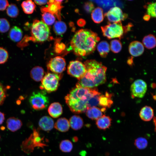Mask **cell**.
Returning a JSON list of instances; mask_svg holds the SVG:
<instances>
[{"label": "cell", "instance_id": "1", "mask_svg": "<svg viewBox=\"0 0 156 156\" xmlns=\"http://www.w3.org/2000/svg\"><path fill=\"white\" fill-rule=\"evenodd\" d=\"M100 40L97 34L88 29H81L76 32L70 42V47L77 55L84 56L93 53Z\"/></svg>", "mask_w": 156, "mask_h": 156}, {"label": "cell", "instance_id": "2", "mask_svg": "<svg viewBox=\"0 0 156 156\" xmlns=\"http://www.w3.org/2000/svg\"><path fill=\"white\" fill-rule=\"evenodd\" d=\"M99 92L95 88L82 87L77 83L75 87L70 91L65 99L73 112L76 114L82 113L87 110V103L90 99Z\"/></svg>", "mask_w": 156, "mask_h": 156}, {"label": "cell", "instance_id": "3", "mask_svg": "<svg viewBox=\"0 0 156 156\" xmlns=\"http://www.w3.org/2000/svg\"><path fill=\"white\" fill-rule=\"evenodd\" d=\"M86 73L77 83L83 88H92L102 84L106 81V67L95 60H88L84 62Z\"/></svg>", "mask_w": 156, "mask_h": 156}, {"label": "cell", "instance_id": "4", "mask_svg": "<svg viewBox=\"0 0 156 156\" xmlns=\"http://www.w3.org/2000/svg\"><path fill=\"white\" fill-rule=\"evenodd\" d=\"M129 25L126 27L122 26L121 22L109 23L106 25L101 27L102 31L103 36L110 39L114 38L120 39L124 34L132 26L131 25Z\"/></svg>", "mask_w": 156, "mask_h": 156}, {"label": "cell", "instance_id": "5", "mask_svg": "<svg viewBox=\"0 0 156 156\" xmlns=\"http://www.w3.org/2000/svg\"><path fill=\"white\" fill-rule=\"evenodd\" d=\"M31 34L33 39L38 42H43L49 38L50 29L42 21L35 20L31 27Z\"/></svg>", "mask_w": 156, "mask_h": 156}, {"label": "cell", "instance_id": "6", "mask_svg": "<svg viewBox=\"0 0 156 156\" xmlns=\"http://www.w3.org/2000/svg\"><path fill=\"white\" fill-rule=\"evenodd\" d=\"M61 74L50 73H46L41 80L40 88L48 93L56 90L59 86V81L62 76Z\"/></svg>", "mask_w": 156, "mask_h": 156}, {"label": "cell", "instance_id": "7", "mask_svg": "<svg viewBox=\"0 0 156 156\" xmlns=\"http://www.w3.org/2000/svg\"><path fill=\"white\" fill-rule=\"evenodd\" d=\"M46 92L41 90L32 92L29 99V102L32 107L36 110H42L46 108L49 103L48 97Z\"/></svg>", "mask_w": 156, "mask_h": 156}, {"label": "cell", "instance_id": "8", "mask_svg": "<svg viewBox=\"0 0 156 156\" xmlns=\"http://www.w3.org/2000/svg\"><path fill=\"white\" fill-rule=\"evenodd\" d=\"M67 72L68 74L79 80L84 76L86 69L84 64L81 62L72 61L70 62L68 66Z\"/></svg>", "mask_w": 156, "mask_h": 156}, {"label": "cell", "instance_id": "9", "mask_svg": "<svg viewBox=\"0 0 156 156\" xmlns=\"http://www.w3.org/2000/svg\"><path fill=\"white\" fill-rule=\"evenodd\" d=\"M66 66L65 59L59 56L51 59L47 64L48 70L57 74H61L65 70Z\"/></svg>", "mask_w": 156, "mask_h": 156}, {"label": "cell", "instance_id": "10", "mask_svg": "<svg viewBox=\"0 0 156 156\" xmlns=\"http://www.w3.org/2000/svg\"><path fill=\"white\" fill-rule=\"evenodd\" d=\"M147 90V85L145 81L141 79L135 81L131 87V91L132 97L143 98Z\"/></svg>", "mask_w": 156, "mask_h": 156}, {"label": "cell", "instance_id": "11", "mask_svg": "<svg viewBox=\"0 0 156 156\" xmlns=\"http://www.w3.org/2000/svg\"><path fill=\"white\" fill-rule=\"evenodd\" d=\"M105 16L109 23H116L121 22L126 19L127 14L123 13L119 7H115L111 8L105 14Z\"/></svg>", "mask_w": 156, "mask_h": 156}, {"label": "cell", "instance_id": "12", "mask_svg": "<svg viewBox=\"0 0 156 156\" xmlns=\"http://www.w3.org/2000/svg\"><path fill=\"white\" fill-rule=\"evenodd\" d=\"M62 1V0L49 1L48 7L42 9V11L49 12L53 14H55L59 19L60 18V10L62 7L61 6V3Z\"/></svg>", "mask_w": 156, "mask_h": 156}, {"label": "cell", "instance_id": "13", "mask_svg": "<svg viewBox=\"0 0 156 156\" xmlns=\"http://www.w3.org/2000/svg\"><path fill=\"white\" fill-rule=\"evenodd\" d=\"M130 54L134 57L141 55L144 52V47L142 43L139 41H135L131 42L129 47Z\"/></svg>", "mask_w": 156, "mask_h": 156}, {"label": "cell", "instance_id": "14", "mask_svg": "<svg viewBox=\"0 0 156 156\" xmlns=\"http://www.w3.org/2000/svg\"><path fill=\"white\" fill-rule=\"evenodd\" d=\"M53 120L49 116H44L41 118L38 122L39 127L42 130L48 131L51 130L54 127Z\"/></svg>", "mask_w": 156, "mask_h": 156}, {"label": "cell", "instance_id": "15", "mask_svg": "<svg viewBox=\"0 0 156 156\" xmlns=\"http://www.w3.org/2000/svg\"><path fill=\"white\" fill-rule=\"evenodd\" d=\"M6 126L8 129L11 131L15 132L19 129L22 126L21 121L14 117L8 118L6 122Z\"/></svg>", "mask_w": 156, "mask_h": 156}, {"label": "cell", "instance_id": "16", "mask_svg": "<svg viewBox=\"0 0 156 156\" xmlns=\"http://www.w3.org/2000/svg\"><path fill=\"white\" fill-rule=\"evenodd\" d=\"M48 111L51 117L56 118L59 117L62 114V107L59 103L54 102L49 105Z\"/></svg>", "mask_w": 156, "mask_h": 156}, {"label": "cell", "instance_id": "17", "mask_svg": "<svg viewBox=\"0 0 156 156\" xmlns=\"http://www.w3.org/2000/svg\"><path fill=\"white\" fill-rule=\"evenodd\" d=\"M112 119L109 116L103 115L96 121V125L100 129L105 130L111 126Z\"/></svg>", "mask_w": 156, "mask_h": 156}, {"label": "cell", "instance_id": "18", "mask_svg": "<svg viewBox=\"0 0 156 156\" xmlns=\"http://www.w3.org/2000/svg\"><path fill=\"white\" fill-rule=\"evenodd\" d=\"M139 116L143 120L145 121H149L152 119L153 116V110L151 107L145 106L141 109Z\"/></svg>", "mask_w": 156, "mask_h": 156}, {"label": "cell", "instance_id": "19", "mask_svg": "<svg viewBox=\"0 0 156 156\" xmlns=\"http://www.w3.org/2000/svg\"><path fill=\"white\" fill-rule=\"evenodd\" d=\"M70 127L69 121L65 118H59L54 125V127L56 129L63 132L67 131Z\"/></svg>", "mask_w": 156, "mask_h": 156}, {"label": "cell", "instance_id": "20", "mask_svg": "<svg viewBox=\"0 0 156 156\" xmlns=\"http://www.w3.org/2000/svg\"><path fill=\"white\" fill-rule=\"evenodd\" d=\"M23 35L22 30L16 26L13 27L10 29L9 33L10 39L15 42L19 41L22 39Z\"/></svg>", "mask_w": 156, "mask_h": 156}, {"label": "cell", "instance_id": "21", "mask_svg": "<svg viewBox=\"0 0 156 156\" xmlns=\"http://www.w3.org/2000/svg\"><path fill=\"white\" fill-rule=\"evenodd\" d=\"M70 126L71 128L75 130L80 129L83 124L82 118L80 116L76 115L72 116L69 120Z\"/></svg>", "mask_w": 156, "mask_h": 156}, {"label": "cell", "instance_id": "22", "mask_svg": "<svg viewBox=\"0 0 156 156\" xmlns=\"http://www.w3.org/2000/svg\"><path fill=\"white\" fill-rule=\"evenodd\" d=\"M44 71L41 67L36 66L33 68L31 70L30 75L34 81H39L42 80L44 75Z\"/></svg>", "mask_w": 156, "mask_h": 156}, {"label": "cell", "instance_id": "23", "mask_svg": "<svg viewBox=\"0 0 156 156\" xmlns=\"http://www.w3.org/2000/svg\"><path fill=\"white\" fill-rule=\"evenodd\" d=\"M101 109L96 107H93L87 110L86 115L91 119L97 120L103 115Z\"/></svg>", "mask_w": 156, "mask_h": 156}, {"label": "cell", "instance_id": "24", "mask_svg": "<svg viewBox=\"0 0 156 156\" xmlns=\"http://www.w3.org/2000/svg\"><path fill=\"white\" fill-rule=\"evenodd\" d=\"M111 97V94L107 92L105 93V95L101 94L99 97V105L104 108L110 107L113 103Z\"/></svg>", "mask_w": 156, "mask_h": 156}, {"label": "cell", "instance_id": "25", "mask_svg": "<svg viewBox=\"0 0 156 156\" xmlns=\"http://www.w3.org/2000/svg\"><path fill=\"white\" fill-rule=\"evenodd\" d=\"M91 18L95 23H99L101 22L104 19L103 9L99 7L95 8L92 12Z\"/></svg>", "mask_w": 156, "mask_h": 156}, {"label": "cell", "instance_id": "26", "mask_svg": "<svg viewBox=\"0 0 156 156\" xmlns=\"http://www.w3.org/2000/svg\"><path fill=\"white\" fill-rule=\"evenodd\" d=\"M142 42L144 45L147 49H152L156 46V38L153 35L149 34L145 36Z\"/></svg>", "mask_w": 156, "mask_h": 156}, {"label": "cell", "instance_id": "27", "mask_svg": "<svg viewBox=\"0 0 156 156\" xmlns=\"http://www.w3.org/2000/svg\"><path fill=\"white\" fill-rule=\"evenodd\" d=\"M97 49L100 55L102 57H105L109 51V44L106 41H102L98 44Z\"/></svg>", "mask_w": 156, "mask_h": 156}, {"label": "cell", "instance_id": "28", "mask_svg": "<svg viewBox=\"0 0 156 156\" xmlns=\"http://www.w3.org/2000/svg\"><path fill=\"white\" fill-rule=\"evenodd\" d=\"M21 6L24 12L27 14L32 13L36 7L34 2L31 0L23 1L21 3Z\"/></svg>", "mask_w": 156, "mask_h": 156}, {"label": "cell", "instance_id": "29", "mask_svg": "<svg viewBox=\"0 0 156 156\" xmlns=\"http://www.w3.org/2000/svg\"><path fill=\"white\" fill-rule=\"evenodd\" d=\"M67 26L66 24L61 21L56 22L53 26V30L56 34L61 35L66 31Z\"/></svg>", "mask_w": 156, "mask_h": 156}, {"label": "cell", "instance_id": "30", "mask_svg": "<svg viewBox=\"0 0 156 156\" xmlns=\"http://www.w3.org/2000/svg\"><path fill=\"white\" fill-rule=\"evenodd\" d=\"M59 148L61 151L63 152H70L73 148L72 142L68 140H62L60 143Z\"/></svg>", "mask_w": 156, "mask_h": 156}, {"label": "cell", "instance_id": "31", "mask_svg": "<svg viewBox=\"0 0 156 156\" xmlns=\"http://www.w3.org/2000/svg\"><path fill=\"white\" fill-rule=\"evenodd\" d=\"M19 11L16 5L11 4L9 5L6 8V13L9 17L15 18L18 15Z\"/></svg>", "mask_w": 156, "mask_h": 156}, {"label": "cell", "instance_id": "32", "mask_svg": "<svg viewBox=\"0 0 156 156\" xmlns=\"http://www.w3.org/2000/svg\"><path fill=\"white\" fill-rule=\"evenodd\" d=\"M42 21L47 25H52L55 22V18L53 14L48 12H44L42 14Z\"/></svg>", "mask_w": 156, "mask_h": 156}, {"label": "cell", "instance_id": "33", "mask_svg": "<svg viewBox=\"0 0 156 156\" xmlns=\"http://www.w3.org/2000/svg\"><path fill=\"white\" fill-rule=\"evenodd\" d=\"M110 47L111 51L113 53H117L119 52L122 49V44L118 40H113L111 41Z\"/></svg>", "mask_w": 156, "mask_h": 156}, {"label": "cell", "instance_id": "34", "mask_svg": "<svg viewBox=\"0 0 156 156\" xmlns=\"http://www.w3.org/2000/svg\"><path fill=\"white\" fill-rule=\"evenodd\" d=\"M148 142L145 138L140 137L136 139L135 141L134 145L137 148L140 149H143L146 147Z\"/></svg>", "mask_w": 156, "mask_h": 156}, {"label": "cell", "instance_id": "35", "mask_svg": "<svg viewBox=\"0 0 156 156\" xmlns=\"http://www.w3.org/2000/svg\"><path fill=\"white\" fill-rule=\"evenodd\" d=\"M10 25L8 21L5 18H0V33H4L9 29Z\"/></svg>", "mask_w": 156, "mask_h": 156}, {"label": "cell", "instance_id": "36", "mask_svg": "<svg viewBox=\"0 0 156 156\" xmlns=\"http://www.w3.org/2000/svg\"><path fill=\"white\" fill-rule=\"evenodd\" d=\"M100 95L101 93L99 92L93 96L90 99L87 103L88 109L90 107H95L99 105V99Z\"/></svg>", "mask_w": 156, "mask_h": 156}, {"label": "cell", "instance_id": "37", "mask_svg": "<svg viewBox=\"0 0 156 156\" xmlns=\"http://www.w3.org/2000/svg\"><path fill=\"white\" fill-rule=\"evenodd\" d=\"M146 9L147 14L156 18V2L148 4Z\"/></svg>", "mask_w": 156, "mask_h": 156}, {"label": "cell", "instance_id": "38", "mask_svg": "<svg viewBox=\"0 0 156 156\" xmlns=\"http://www.w3.org/2000/svg\"><path fill=\"white\" fill-rule=\"evenodd\" d=\"M8 58V53L6 49L0 47V64H3L6 62Z\"/></svg>", "mask_w": 156, "mask_h": 156}, {"label": "cell", "instance_id": "39", "mask_svg": "<svg viewBox=\"0 0 156 156\" xmlns=\"http://www.w3.org/2000/svg\"><path fill=\"white\" fill-rule=\"evenodd\" d=\"M6 96V92L4 87L0 83V106L3 103Z\"/></svg>", "mask_w": 156, "mask_h": 156}, {"label": "cell", "instance_id": "40", "mask_svg": "<svg viewBox=\"0 0 156 156\" xmlns=\"http://www.w3.org/2000/svg\"><path fill=\"white\" fill-rule=\"evenodd\" d=\"M84 8L86 12L88 13H90L92 11L94 8V6L91 2H88L85 3Z\"/></svg>", "mask_w": 156, "mask_h": 156}, {"label": "cell", "instance_id": "41", "mask_svg": "<svg viewBox=\"0 0 156 156\" xmlns=\"http://www.w3.org/2000/svg\"><path fill=\"white\" fill-rule=\"evenodd\" d=\"M8 1L6 0H0V10H5L9 5Z\"/></svg>", "mask_w": 156, "mask_h": 156}, {"label": "cell", "instance_id": "42", "mask_svg": "<svg viewBox=\"0 0 156 156\" xmlns=\"http://www.w3.org/2000/svg\"><path fill=\"white\" fill-rule=\"evenodd\" d=\"M35 3L37 5H42L48 3L49 1L48 0H34Z\"/></svg>", "mask_w": 156, "mask_h": 156}, {"label": "cell", "instance_id": "43", "mask_svg": "<svg viewBox=\"0 0 156 156\" xmlns=\"http://www.w3.org/2000/svg\"><path fill=\"white\" fill-rule=\"evenodd\" d=\"M5 119L4 114L0 112V125L3 122Z\"/></svg>", "mask_w": 156, "mask_h": 156}, {"label": "cell", "instance_id": "44", "mask_svg": "<svg viewBox=\"0 0 156 156\" xmlns=\"http://www.w3.org/2000/svg\"><path fill=\"white\" fill-rule=\"evenodd\" d=\"M150 17H151L149 15L147 14L144 16L143 18L144 20L146 21H148L150 19Z\"/></svg>", "mask_w": 156, "mask_h": 156}, {"label": "cell", "instance_id": "45", "mask_svg": "<svg viewBox=\"0 0 156 156\" xmlns=\"http://www.w3.org/2000/svg\"><path fill=\"white\" fill-rule=\"evenodd\" d=\"M153 122L155 125V132L156 133V117H154L153 118Z\"/></svg>", "mask_w": 156, "mask_h": 156}, {"label": "cell", "instance_id": "46", "mask_svg": "<svg viewBox=\"0 0 156 156\" xmlns=\"http://www.w3.org/2000/svg\"><path fill=\"white\" fill-rule=\"evenodd\" d=\"M78 140V138L77 136H74L72 138V140L74 142H76Z\"/></svg>", "mask_w": 156, "mask_h": 156}, {"label": "cell", "instance_id": "47", "mask_svg": "<svg viewBox=\"0 0 156 156\" xmlns=\"http://www.w3.org/2000/svg\"><path fill=\"white\" fill-rule=\"evenodd\" d=\"M0 140H1V136H0Z\"/></svg>", "mask_w": 156, "mask_h": 156}, {"label": "cell", "instance_id": "48", "mask_svg": "<svg viewBox=\"0 0 156 156\" xmlns=\"http://www.w3.org/2000/svg\"></svg>", "mask_w": 156, "mask_h": 156}]
</instances>
